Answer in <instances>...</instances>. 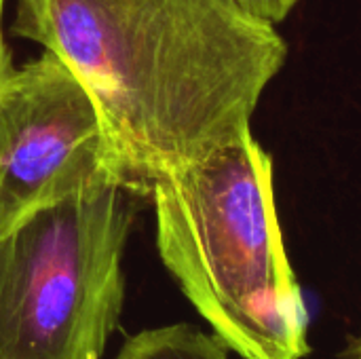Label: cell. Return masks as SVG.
<instances>
[{
  "label": "cell",
  "instance_id": "6da1fadb",
  "mask_svg": "<svg viewBox=\"0 0 361 359\" xmlns=\"http://www.w3.org/2000/svg\"><path fill=\"white\" fill-rule=\"evenodd\" d=\"M15 36L53 51L91 93L114 176L152 182L247 133L288 44L239 0H17Z\"/></svg>",
  "mask_w": 361,
  "mask_h": 359
},
{
  "label": "cell",
  "instance_id": "7a4b0ae2",
  "mask_svg": "<svg viewBox=\"0 0 361 359\" xmlns=\"http://www.w3.org/2000/svg\"><path fill=\"white\" fill-rule=\"evenodd\" d=\"M150 197L165 269L231 353L307 358L309 313L258 140L247 133L159 176Z\"/></svg>",
  "mask_w": 361,
  "mask_h": 359
},
{
  "label": "cell",
  "instance_id": "3957f363",
  "mask_svg": "<svg viewBox=\"0 0 361 359\" xmlns=\"http://www.w3.org/2000/svg\"><path fill=\"white\" fill-rule=\"evenodd\" d=\"M129 193L106 176L0 233V359H102L125 305Z\"/></svg>",
  "mask_w": 361,
  "mask_h": 359
},
{
  "label": "cell",
  "instance_id": "277c9868",
  "mask_svg": "<svg viewBox=\"0 0 361 359\" xmlns=\"http://www.w3.org/2000/svg\"><path fill=\"white\" fill-rule=\"evenodd\" d=\"M114 176L102 114L53 51L13 68L0 91V233Z\"/></svg>",
  "mask_w": 361,
  "mask_h": 359
},
{
  "label": "cell",
  "instance_id": "5b68a950",
  "mask_svg": "<svg viewBox=\"0 0 361 359\" xmlns=\"http://www.w3.org/2000/svg\"><path fill=\"white\" fill-rule=\"evenodd\" d=\"M112 359H231V349L214 332L171 324L129 336Z\"/></svg>",
  "mask_w": 361,
  "mask_h": 359
},
{
  "label": "cell",
  "instance_id": "8992f818",
  "mask_svg": "<svg viewBox=\"0 0 361 359\" xmlns=\"http://www.w3.org/2000/svg\"><path fill=\"white\" fill-rule=\"evenodd\" d=\"M250 13H254L256 17L271 21V23H281L300 0H239Z\"/></svg>",
  "mask_w": 361,
  "mask_h": 359
},
{
  "label": "cell",
  "instance_id": "52a82bcc",
  "mask_svg": "<svg viewBox=\"0 0 361 359\" xmlns=\"http://www.w3.org/2000/svg\"><path fill=\"white\" fill-rule=\"evenodd\" d=\"M4 2H6V0H0V91H2V85H4L6 76H8L11 70H13V66H11V53H8V47H6V40H4V30H2Z\"/></svg>",
  "mask_w": 361,
  "mask_h": 359
},
{
  "label": "cell",
  "instance_id": "ba28073f",
  "mask_svg": "<svg viewBox=\"0 0 361 359\" xmlns=\"http://www.w3.org/2000/svg\"><path fill=\"white\" fill-rule=\"evenodd\" d=\"M338 359H361V336L353 339Z\"/></svg>",
  "mask_w": 361,
  "mask_h": 359
}]
</instances>
